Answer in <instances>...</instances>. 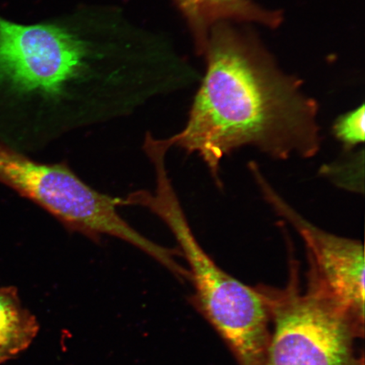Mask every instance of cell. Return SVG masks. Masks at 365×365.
Returning a JSON list of instances; mask_svg holds the SVG:
<instances>
[{"instance_id":"cell-7","label":"cell","mask_w":365,"mask_h":365,"mask_svg":"<svg viewBox=\"0 0 365 365\" xmlns=\"http://www.w3.org/2000/svg\"><path fill=\"white\" fill-rule=\"evenodd\" d=\"M190 22L197 48L204 53L213 26L222 22H255L271 29L284 18L278 11L259 6L253 0H175Z\"/></svg>"},{"instance_id":"cell-2","label":"cell","mask_w":365,"mask_h":365,"mask_svg":"<svg viewBox=\"0 0 365 365\" xmlns=\"http://www.w3.org/2000/svg\"><path fill=\"white\" fill-rule=\"evenodd\" d=\"M203 53L207 71L184 129L168 138L172 147L197 154L219 186L222 160L247 145L280 160L316 156L322 139L317 103L252 36L219 23Z\"/></svg>"},{"instance_id":"cell-5","label":"cell","mask_w":365,"mask_h":365,"mask_svg":"<svg viewBox=\"0 0 365 365\" xmlns=\"http://www.w3.org/2000/svg\"><path fill=\"white\" fill-rule=\"evenodd\" d=\"M284 289L259 286L273 329L263 365H364L356 341L364 328L333 298L310 269L301 289L299 263L290 259Z\"/></svg>"},{"instance_id":"cell-4","label":"cell","mask_w":365,"mask_h":365,"mask_svg":"<svg viewBox=\"0 0 365 365\" xmlns=\"http://www.w3.org/2000/svg\"><path fill=\"white\" fill-rule=\"evenodd\" d=\"M0 182L29 199L65 225L97 240L110 236L134 246L171 272L179 269V250L155 243L118 212L121 198L95 190L66 163L36 161L0 143Z\"/></svg>"},{"instance_id":"cell-9","label":"cell","mask_w":365,"mask_h":365,"mask_svg":"<svg viewBox=\"0 0 365 365\" xmlns=\"http://www.w3.org/2000/svg\"><path fill=\"white\" fill-rule=\"evenodd\" d=\"M364 105L337 118L333 134L346 149H352L364 141Z\"/></svg>"},{"instance_id":"cell-8","label":"cell","mask_w":365,"mask_h":365,"mask_svg":"<svg viewBox=\"0 0 365 365\" xmlns=\"http://www.w3.org/2000/svg\"><path fill=\"white\" fill-rule=\"evenodd\" d=\"M38 331V319L22 304L16 287H0V365L29 349Z\"/></svg>"},{"instance_id":"cell-3","label":"cell","mask_w":365,"mask_h":365,"mask_svg":"<svg viewBox=\"0 0 365 365\" xmlns=\"http://www.w3.org/2000/svg\"><path fill=\"white\" fill-rule=\"evenodd\" d=\"M154 175V190L132 192L131 207L148 209L170 228L189 264L195 304L240 365H263L271 318L261 287L245 285L217 266L196 240L166 168H156Z\"/></svg>"},{"instance_id":"cell-6","label":"cell","mask_w":365,"mask_h":365,"mask_svg":"<svg viewBox=\"0 0 365 365\" xmlns=\"http://www.w3.org/2000/svg\"><path fill=\"white\" fill-rule=\"evenodd\" d=\"M250 172L264 200L299 232L309 268L358 325L364 328V250L361 242L336 236L314 225L285 202L255 163Z\"/></svg>"},{"instance_id":"cell-1","label":"cell","mask_w":365,"mask_h":365,"mask_svg":"<svg viewBox=\"0 0 365 365\" xmlns=\"http://www.w3.org/2000/svg\"><path fill=\"white\" fill-rule=\"evenodd\" d=\"M185 78L161 39L115 11L30 25L0 16V86L29 105L40 145L129 115Z\"/></svg>"}]
</instances>
